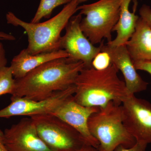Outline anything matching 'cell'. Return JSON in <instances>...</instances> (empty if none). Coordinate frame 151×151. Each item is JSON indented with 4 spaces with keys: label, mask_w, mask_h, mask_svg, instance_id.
I'll use <instances>...</instances> for the list:
<instances>
[{
    "label": "cell",
    "mask_w": 151,
    "mask_h": 151,
    "mask_svg": "<svg viewBox=\"0 0 151 151\" xmlns=\"http://www.w3.org/2000/svg\"><path fill=\"white\" fill-rule=\"evenodd\" d=\"M84 67L83 62L72 61L68 58L46 63L24 77L15 79L12 96L37 101L45 100L74 85Z\"/></svg>",
    "instance_id": "6da1fadb"
},
{
    "label": "cell",
    "mask_w": 151,
    "mask_h": 151,
    "mask_svg": "<svg viewBox=\"0 0 151 151\" xmlns=\"http://www.w3.org/2000/svg\"><path fill=\"white\" fill-rule=\"evenodd\" d=\"M118 71L112 63L103 69L84 67L76 80L73 99L87 107L103 108L111 102L122 105L129 95Z\"/></svg>",
    "instance_id": "7a4b0ae2"
},
{
    "label": "cell",
    "mask_w": 151,
    "mask_h": 151,
    "mask_svg": "<svg viewBox=\"0 0 151 151\" xmlns=\"http://www.w3.org/2000/svg\"><path fill=\"white\" fill-rule=\"evenodd\" d=\"M79 4L76 0H71L59 13L43 22L34 23L24 21L12 12L6 14V19L8 24L20 27L24 29L28 41L26 49L30 54L55 51L60 50V34L77 12Z\"/></svg>",
    "instance_id": "3957f363"
},
{
    "label": "cell",
    "mask_w": 151,
    "mask_h": 151,
    "mask_svg": "<svg viewBox=\"0 0 151 151\" xmlns=\"http://www.w3.org/2000/svg\"><path fill=\"white\" fill-rule=\"evenodd\" d=\"M88 126L90 134L99 143L100 151H113L121 145L131 147L137 142L124 126L122 105L113 102L92 113Z\"/></svg>",
    "instance_id": "277c9868"
},
{
    "label": "cell",
    "mask_w": 151,
    "mask_h": 151,
    "mask_svg": "<svg viewBox=\"0 0 151 151\" xmlns=\"http://www.w3.org/2000/svg\"><path fill=\"white\" fill-rule=\"evenodd\" d=\"M122 0H99L78 6L79 14L85 17L80 26L83 33L93 45L101 43L103 39L112 40V32L119 21Z\"/></svg>",
    "instance_id": "5b68a950"
},
{
    "label": "cell",
    "mask_w": 151,
    "mask_h": 151,
    "mask_svg": "<svg viewBox=\"0 0 151 151\" xmlns=\"http://www.w3.org/2000/svg\"><path fill=\"white\" fill-rule=\"evenodd\" d=\"M30 118L40 137L51 151H78L88 144L78 131L53 114Z\"/></svg>",
    "instance_id": "8992f818"
},
{
    "label": "cell",
    "mask_w": 151,
    "mask_h": 151,
    "mask_svg": "<svg viewBox=\"0 0 151 151\" xmlns=\"http://www.w3.org/2000/svg\"><path fill=\"white\" fill-rule=\"evenodd\" d=\"M82 16L78 14L72 16L65 27V33L61 37L60 49L63 50L69 55L72 61H81L84 67H92V62L101 51V45L94 46L85 36L80 28Z\"/></svg>",
    "instance_id": "52a82bcc"
},
{
    "label": "cell",
    "mask_w": 151,
    "mask_h": 151,
    "mask_svg": "<svg viewBox=\"0 0 151 151\" xmlns=\"http://www.w3.org/2000/svg\"><path fill=\"white\" fill-rule=\"evenodd\" d=\"M75 92V86L73 85L43 100L37 101L24 97L12 96L9 105L0 110V118H9L16 116L32 117L52 114L63 102L73 96Z\"/></svg>",
    "instance_id": "ba28073f"
},
{
    "label": "cell",
    "mask_w": 151,
    "mask_h": 151,
    "mask_svg": "<svg viewBox=\"0 0 151 151\" xmlns=\"http://www.w3.org/2000/svg\"><path fill=\"white\" fill-rule=\"evenodd\" d=\"M123 123L137 142L151 143V103L130 94L122 104Z\"/></svg>",
    "instance_id": "9c48e42d"
},
{
    "label": "cell",
    "mask_w": 151,
    "mask_h": 151,
    "mask_svg": "<svg viewBox=\"0 0 151 151\" xmlns=\"http://www.w3.org/2000/svg\"><path fill=\"white\" fill-rule=\"evenodd\" d=\"M4 133L8 151H51L40 137L30 117L22 119Z\"/></svg>",
    "instance_id": "30bf717a"
},
{
    "label": "cell",
    "mask_w": 151,
    "mask_h": 151,
    "mask_svg": "<svg viewBox=\"0 0 151 151\" xmlns=\"http://www.w3.org/2000/svg\"><path fill=\"white\" fill-rule=\"evenodd\" d=\"M100 110L97 107H87L78 104L73 96L68 98L52 113L78 131L86 142L98 148L99 143L89 132L88 121L92 113Z\"/></svg>",
    "instance_id": "8fae6325"
},
{
    "label": "cell",
    "mask_w": 151,
    "mask_h": 151,
    "mask_svg": "<svg viewBox=\"0 0 151 151\" xmlns=\"http://www.w3.org/2000/svg\"><path fill=\"white\" fill-rule=\"evenodd\" d=\"M100 45L101 51L108 53L111 63L122 71L129 95L146 90L148 83L144 81L137 72L125 45L111 47L104 45L103 42Z\"/></svg>",
    "instance_id": "7c38bea8"
},
{
    "label": "cell",
    "mask_w": 151,
    "mask_h": 151,
    "mask_svg": "<svg viewBox=\"0 0 151 151\" xmlns=\"http://www.w3.org/2000/svg\"><path fill=\"white\" fill-rule=\"evenodd\" d=\"M68 57L69 55L63 50L32 55L26 48L14 57L10 66L14 78L19 79L46 63L58 58Z\"/></svg>",
    "instance_id": "4fadbf2b"
},
{
    "label": "cell",
    "mask_w": 151,
    "mask_h": 151,
    "mask_svg": "<svg viewBox=\"0 0 151 151\" xmlns=\"http://www.w3.org/2000/svg\"><path fill=\"white\" fill-rule=\"evenodd\" d=\"M125 45L133 62L151 61V29L140 17L134 32Z\"/></svg>",
    "instance_id": "5bb4252c"
},
{
    "label": "cell",
    "mask_w": 151,
    "mask_h": 151,
    "mask_svg": "<svg viewBox=\"0 0 151 151\" xmlns=\"http://www.w3.org/2000/svg\"><path fill=\"white\" fill-rule=\"evenodd\" d=\"M132 0H122L119 21L113 28V32L117 33L115 39L107 44L111 47H117L126 44L134 32L139 17L135 14L137 5L134 6L133 12L129 7Z\"/></svg>",
    "instance_id": "9a60e30c"
},
{
    "label": "cell",
    "mask_w": 151,
    "mask_h": 151,
    "mask_svg": "<svg viewBox=\"0 0 151 151\" xmlns=\"http://www.w3.org/2000/svg\"><path fill=\"white\" fill-rule=\"evenodd\" d=\"M71 0H40L37 11L31 22H40L42 18H49L57 7L67 4Z\"/></svg>",
    "instance_id": "2e32d148"
},
{
    "label": "cell",
    "mask_w": 151,
    "mask_h": 151,
    "mask_svg": "<svg viewBox=\"0 0 151 151\" xmlns=\"http://www.w3.org/2000/svg\"><path fill=\"white\" fill-rule=\"evenodd\" d=\"M15 85V79L10 66L3 68L0 70V97L6 94L12 95Z\"/></svg>",
    "instance_id": "e0dca14e"
},
{
    "label": "cell",
    "mask_w": 151,
    "mask_h": 151,
    "mask_svg": "<svg viewBox=\"0 0 151 151\" xmlns=\"http://www.w3.org/2000/svg\"><path fill=\"white\" fill-rule=\"evenodd\" d=\"M111 64V58L105 52L101 51L94 58L92 62V66L96 69H105Z\"/></svg>",
    "instance_id": "ac0fdd59"
},
{
    "label": "cell",
    "mask_w": 151,
    "mask_h": 151,
    "mask_svg": "<svg viewBox=\"0 0 151 151\" xmlns=\"http://www.w3.org/2000/svg\"><path fill=\"white\" fill-rule=\"evenodd\" d=\"M147 144L142 142H137L134 146L127 148L124 146H118L113 151H146Z\"/></svg>",
    "instance_id": "d6986e66"
},
{
    "label": "cell",
    "mask_w": 151,
    "mask_h": 151,
    "mask_svg": "<svg viewBox=\"0 0 151 151\" xmlns=\"http://www.w3.org/2000/svg\"><path fill=\"white\" fill-rule=\"evenodd\" d=\"M140 17L151 29V9L149 6L143 5L140 9Z\"/></svg>",
    "instance_id": "ffe728a7"
},
{
    "label": "cell",
    "mask_w": 151,
    "mask_h": 151,
    "mask_svg": "<svg viewBox=\"0 0 151 151\" xmlns=\"http://www.w3.org/2000/svg\"><path fill=\"white\" fill-rule=\"evenodd\" d=\"M133 62L137 70H144L151 75V61H137Z\"/></svg>",
    "instance_id": "44dd1931"
},
{
    "label": "cell",
    "mask_w": 151,
    "mask_h": 151,
    "mask_svg": "<svg viewBox=\"0 0 151 151\" xmlns=\"http://www.w3.org/2000/svg\"><path fill=\"white\" fill-rule=\"evenodd\" d=\"M7 59L6 57V51L4 45L0 42V70L6 66Z\"/></svg>",
    "instance_id": "7402d4cb"
},
{
    "label": "cell",
    "mask_w": 151,
    "mask_h": 151,
    "mask_svg": "<svg viewBox=\"0 0 151 151\" xmlns=\"http://www.w3.org/2000/svg\"><path fill=\"white\" fill-rule=\"evenodd\" d=\"M0 151H8L5 142L4 133L0 129Z\"/></svg>",
    "instance_id": "603a6c76"
},
{
    "label": "cell",
    "mask_w": 151,
    "mask_h": 151,
    "mask_svg": "<svg viewBox=\"0 0 151 151\" xmlns=\"http://www.w3.org/2000/svg\"><path fill=\"white\" fill-rule=\"evenodd\" d=\"M15 40V37L12 35L0 31V40L14 41Z\"/></svg>",
    "instance_id": "cb8c5ba5"
},
{
    "label": "cell",
    "mask_w": 151,
    "mask_h": 151,
    "mask_svg": "<svg viewBox=\"0 0 151 151\" xmlns=\"http://www.w3.org/2000/svg\"><path fill=\"white\" fill-rule=\"evenodd\" d=\"M78 151H100L97 148L95 147L88 144H85Z\"/></svg>",
    "instance_id": "d4e9b609"
},
{
    "label": "cell",
    "mask_w": 151,
    "mask_h": 151,
    "mask_svg": "<svg viewBox=\"0 0 151 151\" xmlns=\"http://www.w3.org/2000/svg\"><path fill=\"white\" fill-rule=\"evenodd\" d=\"M78 1V2L80 4V3L84 2L86 1H88V0H76Z\"/></svg>",
    "instance_id": "484cf974"
}]
</instances>
